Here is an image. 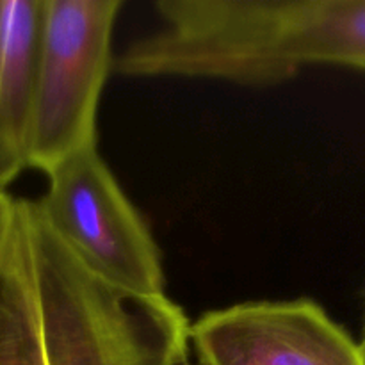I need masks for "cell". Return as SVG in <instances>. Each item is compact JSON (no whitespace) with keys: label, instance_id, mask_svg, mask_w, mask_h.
I'll return each instance as SVG.
<instances>
[{"label":"cell","instance_id":"3","mask_svg":"<svg viewBox=\"0 0 365 365\" xmlns=\"http://www.w3.org/2000/svg\"><path fill=\"white\" fill-rule=\"evenodd\" d=\"M46 178L38 207L71 257L116 291L150 302L166 299L163 253L98 146L70 155Z\"/></svg>","mask_w":365,"mask_h":365},{"label":"cell","instance_id":"6","mask_svg":"<svg viewBox=\"0 0 365 365\" xmlns=\"http://www.w3.org/2000/svg\"><path fill=\"white\" fill-rule=\"evenodd\" d=\"M14 200L16 198L7 195L6 191H0V242H2L7 227L11 223V216H13L14 210Z\"/></svg>","mask_w":365,"mask_h":365},{"label":"cell","instance_id":"8","mask_svg":"<svg viewBox=\"0 0 365 365\" xmlns=\"http://www.w3.org/2000/svg\"><path fill=\"white\" fill-rule=\"evenodd\" d=\"M178 365H191V360H189V359H185V360H182V362L178 364Z\"/></svg>","mask_w":365,"mask_h":365},{"label":"cell","instance_id":"2","mask_svg":"<svg viewBox=\"0 0 365 365\" xmlns=\"http://www.w3.org/2000/svg\"><path fill=\"white\" fill-rule=\"evenodd\" d=\"M121 7V0H41L27 170L46 175L98 146V103L114 71L113 31Z\"/></svg>","mask_w":365,"mask_h":365},{"label":"cell","instance_id":"7","mask_svg":"<svg viewBox=\"0 0 365 365\" xmlns=\"http://www.w3.org/2000/svg\"><path fill=\"white\" fill-rule=\"evenodd\" d=\"M360 348H362V351L365 353V319H364V328H362V339L359 341Z\"/></svg>","mask_w":365,"mask_h":365},{"label":"cell","instance_id":"4","mask_svg":"<svg viewBox=\"0 0 365 365\" xmlns=\"http://www.w3.org/2000/svg\"><path fill=\"white\" fill-rule=\"evenodd\" d=\"M200 365H365L359 342L312 299L246 302L189 327Z\"/></svg>","mask_w":365,"mask_h":365},{"label":"cell","instance_id":"5","mask_svg":"<svg viewBox=\"0 0 365 365\" xmlns=\"http://www.w3.org/2000/svg\"><path fill=\"white\" fill-rule=\"evenodd\" d=\"M41 0H0V191L27 170Z\"/></svg>","mask_w":365,"mask_h":365},{"label":"cell","instance_id":"1","mask_svg":"<svg viewBox=\"0 0 365 365\" xmlns=\"http://www.w3.org/2000/svg\"><path fill=\"white\" fill-rule=\"evenodd\" d=\"M189 327L170 298H134L88 273L38 202L14 200L0 242V365H178Z\"/></svg>","mask_w":365,"mask_h":365}]
</instances>
